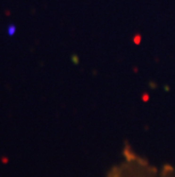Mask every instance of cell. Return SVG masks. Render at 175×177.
<instances>
[{
  "mask_svg": "<svg viewBox=\"0 0 175 177\" xmlns=\"http://www.w3.org/2000/svg\"><path fill=\"white\" fill-rule=\"evenodd\" d=\"M107 177H175V169L154 164L129 152L110 169Z\"/></svg>",
  "mask_w": 175,
  "mask_h": 177,
  "instance_id": "obj_1",
  "label": "cell"
}]
</instances>
